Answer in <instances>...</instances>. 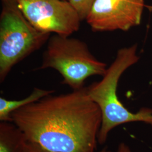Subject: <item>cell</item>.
Masks as SVG:
<instances>
[{"mask_svg":"<svg viewBox=\"0 0 152 152\" xmlns=\"http://www.w3.org/2000/svg\"><path fill=\"white\" fill-rule=\"evenodd\" d=\"M28 141L50 152H95L102 122L87 88L50 94L10 114Z\"/></svg>","mask_w":152,"mask_h":152,"instance_id":"obj_1","label":"cell"},{"mask_svg":"<svg viewBox=\"0 0 152 152\" xmlns=\"http://www.w3.org/2000/svg\"><path fill=\"white\" fill-rule=\"evenodd\" d=\"M136 51V45L120 49L102 80L87 87L89 96L102 113V122L98 135V143L100 145L107 141L109 133L119 125L142 122L152 126V109L142 108L136 113L131 112L121 102L117 94L120 77L139 60Z\"/></svg>","mask_w":152,"mask_h":152,"instance_id":"obj_2","label":"cell"},{"mask_svg":"<svg viewBox=\"0 0 152 152\" xmlns=\"http://www.w3.org/2000/svg\"><path fill=\"white\" fill-rule=\"evenodd\" d=\"M53 69L63 83L76 90L84 87L90 77L104 75L107 66L91 53L87 44L78 38L54 34L47 42L38 70Z\"/></svg>","mask_w":152,"mask_h":152,"instance_id":"obj_3","label":"cell"},{"mask_svg":"<svg viewBox=\"0 0 152 152\" xmlns=\"http://www.w3.org/2000/svg\"><path fill=\"white\" fill-rule=\"evenodd\" d=\"M0 81L12 68L46 44L51 34L42 32L28 21L15 0H1Z\"/></svg>","mask_w":152,"mask_h":152,"instance_id":"obj_4","label":"cell"},{"mask_svg":"<svg viewBox=\"0 0 152 152\" xmlns=\"http://www.w3.org/2000/svg\"><path fill=\"white\" fill-rule=\"evenodd\" d=\"M33 26L42 32L71 36L82 22L75 9L65 0H15Z\"/></svg>","mask_w":152,"mask_h":152,"instance_id":"obj_5","label":"cell"},{"mask_svg":"<svg viewBox=\"0 0 152 152\" xmlns=\"http://www.w3.org/2000/svg\"><path fill=\"white\" fill-rule=\"evenodd\" d=\"M144 0H96L86 19L94 32L127 31L140 24Z\"/></svg>","mask_w":152,"mask_h":152,"instance_id":"obj_6","label":"cell"},{"mask_svg":"<svg viewBox=\"0 0 152 152\" xmlns=\"http://www.w3.org/2000/svg\"><path fill=\"white\" fill-rule=\"evenodd\" d=\"M54 90H44L34 88L32 93L27 97L18 100H8L0 98V120L1 122H11L10 114L19 109L29 104L37 102L41 99L53 94Z\"/></svg>","mask_w":152,"mask_h":152,"instance_id":"obj_7","label":"cell"},{"mask_svg":"<svg viewBox=\"0 0 152 152\" xmlns=\"http://www.w3.org/2000/svg\"><path fill=\"white\" fill-rule=\"evenodd\" d=\"M9 122L0 125V152H22L25 137L15 125Z\"/></svg>","mask_w":152,"mask_h":152,"instance_id":"obj_8","label":"cell"},{"mask_svg":"<svg viewBox=\"0 0 152 152\" xmlns=\"http://www.w3.org/2000/svg\"><path fill=\"white\" fill-rule=\"evenodd\" d=\"M68 1L75 9L81 21H83L86 20L96 0H69Z\"/></svg>","mask_w":152,"mask_h":152,"instance_id":"obj_9","label":"cell"},{"mask_svg":"<svg viewBox=\"0 0 152 152\" xmlns=\"http://www.w3.org/2000/svg\"><path fill=\"white\" fill-rule=\"evenodd\" d=\"M22 152H50L48 151L37 144L28 141L26 138L23 144Z\"/></svg>","mask_w":152,"mask_h":152,"instance_id":"obj_10","label":"cell"},{"mask_svg":"<svg viewBox=\"0 0 152 152\" xmlns=\"http://www.w3.org/2000/svg\"><path fill=\"white\" fill-rule=\"evenodd\" d=\"M117 152H132L130 148L125 143H121L118 148Z\"/></svg>","mask_w":152,"mask_h":152,"instance_id":"obj_11","label":"cell"},{"mask_svg":"<svg viewBox=\"0 0 152 152\" xmlns=\"http://www.w3.org/2000/svg\"><path fill=\"white\" fill-rule=\"evenodd\" d=\"M99 152H110L109 150H108L107 148H104L102 150H101L100 151H99Z\"/></svg>","mask_w":152,"mask_h":152,"instance_id":"obj_12","label":"cell"},{"mask_svg":"<svg viewBox=\"0 0 152 152\" xmlns=\"http://www.w3.org/2000/svg\"><path fill=\"white\" fill-rule=\"evenodd\" d=\"M65 1H69V0H65Z\"/></svg>","mask_w":152,"mask_h":152,"instance_id":"obj_13","label":"cell"}]
</instances>
